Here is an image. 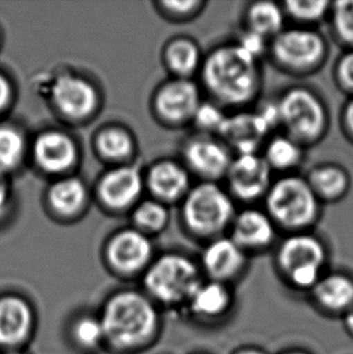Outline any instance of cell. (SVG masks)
I'll return each instance as SVG.
<instances>
[{
	"label": "cell",
	"mask_w": 353,
	"mask_h": 354,
	"mask_svg": "<svg viewBox=\"0 0 353 354\" xmlns=\"http://www.w3.org/2000/svg\"><path fill=\"white\" fill-rule=\"evenodd\" d=\"M201 85L210 101L223 108L244 109L258 101L263 88L260 62L234 43L221 44L206 55Z\"/></svg>",
	"instance_id": "obj_1"
},
{
	"label": "cell",
	"mask_w": 353,
	"mask_h": 354,
	"mask_svg": "<svg viewBox=\"0 0 353 354\" xmlns=\"http://www.w3.org/2000/svg\"><path fill=\"white\" fill-rule=\"evenodd\" d=\"M263 201L277 229L287 234L311 231L320 221L322 203L306 178L296 173L275 179Z\"/></svg>",
	"instance_id": "obj_2"
},
{
	"label": "cell",
	"mask_w": 353,
	"mask_h": 354,
	"mask_svg": "<svg viewBox=\"0 0 353 354\" xmlns=\"http://www.w3.org/2000/svg\"><path fill=\"white\" fill-rule=\"evenodd\" d=\"M329 252L312 231L294 232L282 239L275 252V266L283 281L296 292L310 294L327 272Z\"/></svg>",
	"instance_id": "obj_3"
},
{
	"label": "cell",
	"mask_w": 353,
	"mask_h": 354,
	"mask_svg": "<svg viewBox=\"0 0 353 354\" xmlns=\"http://www.w3.org/2000/svg\"><path fill=\"white\" fill-rule=\"evenodd\" d=\"M280 127L283 133L301 144L314 147L329 129L330 115L323 98L311 87L296 85L286 88L277 98Z\"/></svg>",
	"instance_id": "obj_4"
},
{
	"label": "cell",
	"mask_w": 353,
	"mask_h": 354,
	"mask_svg": "<svg viewBox=\"0 0 353 354\" xmlns=\"http://www.w3.org/2000/svg\"><path fill=\"white\" fill-rule=\"evenodd\" d=\"M183 200V221L190 234L208 242L229 232L237 209L220 183H199Z\"/></svg>",
	"instance_id": "obj_5"
},
{
	"label": "cell",
	"mask_w": 353,
	"mask_h": 354,
	"mask_svg": "<svg viewBox=\"0 0 353 354\" xmlns=\"http://www.w3.org/2000/svg\"><path fill=\"white\" fill-rule=\"evenodd\" d=\"M100 323L111 345L131 348L153 335L158 315L148 299L137 292H121L107 304Z\"/></svg>",
	"instance_id": "obj_6"
},
{
	"label": "cell",
	"mask_w": 353,
	"mask_h": 354,
	"mask_svg": "<svg viewBox=\"0 0 353 354\" xmlns=\"http://www.w3.org/2000/svg\"><path fill=\"white\" fill-rule=\"evenodd\" d=\"M269 58L281 72L306 77L318 72L329 56L323 34L310 27H289L270 40Z\"/></svg>",
	"instance_id": "obj_7"
},
{
	"label": "cell",
	"mask_w": 353,
	"mask_h": 354,
	"mask_svg": "<svg viewBox=\"0 0 353 354\" xmlns=\"http://www.w3.org/2000/svg\"><path fill=\"white\" fill-rule=\"evenodd\" d=\"M202 278L199 263L181 254L159 259L145 276V286L154 297L168 305H185Z\"/></svg>",
	"instance_id": "obj_8"
},
{
	"label": "cell",
	"mask_w": 353,
	"mask_h": 354,
	"mask_svg": "<svg viewBox=\"0 0 353 354\" xmlns=\"http://www.w3.org/2000/svg\"><path fill=\"white\" fill-rule=\"evenodd\" d=\"M224 182L235 202L253 205L265 198L273 179L262 153H242L235 155Z\"/></svg>",
	"instance_id": "obj_9"
},
{
	"label": "cell",
	"mask_w": 353,
	"mask_h": 354,
	"mask_svg": "<svg viewBox=\"0 0 353 354\" xmlns=\"http://www.w3.org/2000/svg\"><path fill=\"white\" fill-rule=\"evenodd\" d=\"M183 156L188 169L202 182L220 183L235 155L218 136L197 133L186 142Z\"/></svg>",
	"instance_id": "obj_10"
},
{
	"label": "cell",
	"mask_w": 353,
	"mask_h": 354,
	"mask_svg": "<svg viewBox=\"0 0 353 354\" xmlns=\"http://www.w3.org/2000/svg\"><path fill=\"white\" fill-rule=\"evenodd\" d=\"M248 258L226 234L206 243L199 266L207 279L231 286L246 272Z\"/></svg>",
	"instance_id": "obj_11"
},
{
	"label": "cell",
	"mask_w": 353,
	"mask_h": 354,
	"mask_svg": "<svg viewBox=\"0 0 353 354\" xmlns=\"http://www.w3.org/2000/svg\"><path fill=\"white\" fill-rule=\"evenodd\" d=\"M277 231L265 209L248 206L237 211L228 235L249 257L271 248L276 243Z\"/></svg>",
	"instance_id": "obj_12"
},
{
	"label": "cell",
	"mask_w": 353,
	"mask_h": 354,
	"mask_svg": "<svg viewBox=\"0 0 353 354\" xmlns=\"http://www.w3.org/2000/svg\"><path fill=\"white\" fill-rule=\"evenodd\" d=\"M218 137L234 155L259 153L271 137V131L257 111L241 109L234 114H228Z\"/></svg>",
	"instance_id": "obj_13"
},
{
	"label": "cell",
	"mask_w": 353,
	"mask_h": 354,
	"mask_svg": "<svg viewBox=\"0 0 353 354\" xmlns=\"http://www.w3.org/2000/svg\"><path fill=\"white\" fill-rule=\"evenodd\" d=\"M234 305L235 295L231 286L203 279L186 307L197 321L215 324L230 316Z\"/></svg>",
	"instance_id": "obj_14"
},
{
	"label": "cell",
	"mask_w": 353,
	"mask_h": 354,
	"mask_svg": "<svg viewBox=\"0 0 353 354\" xmlns=\"http://www.w3.org/2000/svg\"><path fill=\"white\" fill-rule=\"evenodd\" d=\"M202 101L200 86L195 82L176 77L159 92L156 104L165 119L173 124H184L192 121Z\"/></svg>",
	"instance_id": "obj_15"
},
{
	"label": "cell",
	"mask_w": 353,
	"mask_h": 354,
	"mask_svg": "<svg viewBox=\"0 0 353 354\" xmlns=\"http://www.w3.org/2000/svg\"><path fill=\"white\" fill-rule=\"evenodd\" d=\"M310 297L318 311L327 316L343 317L353 307V276L344 271H327Z\"/></svg>",
	"instance_id": "obj_16"
},
{
	"label": "cell",
	"mask_w": 353,
	"mask_h": 354,
	"mask_svg": "<svg viewBox=\"0 0 353 354\" xmlns=\"http://www.w3.org/2000/svg\"><path fill=\"white\" fill-rule=\"evenodd\" d=\"M305 178L320 203H336L344 200L352 184L349 171L336 162L317 163Z\"/></svg>",
	"instance_id": "obj_17"
},
{
	"label": "cell",
	"mask_w": 353,
	"mask_h": 354,
	"mask_svg": "<svg viewBox=\"0 0 353 354\" xmlns=\"http://www.w3.org/2000/svg\"><path fill=\"white\" fill-rule=\"evenodd\" d=\"M53 98L67 115L82 118L90 114L96 103L93 88L82 79L63 77L53 87Z\"/></svg>",
	"instance_id": "obj_18"
},
{
	"label": "cell",
	"mask_w": 353,
	"mask_h": 354,
	"mask_svg": "<svg viewBox=\"0 0 353 354\" xmlns=\"http://www.w3.org/2000/svg\"><path fill=\"white\" fill-rule=\"evenodd\" d=\"M150 187L165 201H176L190 192V174L185 167L172 161L159 163L149 177Z\"/></svg>",
	"instance_id": "obj_19"
},
{
	"label": "cell",
	"mask_w": 353,
	"mask_h": 354,
	"mask_svg": "<svg viewBox=\"0 0 353 354\" xmlns=\"http://www.w3.org/2000/svg\"><path fill=\"white\" fill-rule=\"evenodd\" d=\"M244 28L271 40L286 28V14L282 3L257 0L247 5L244 14Z\"/></svg>",
	"instance_id": "obj_20"
},
{
	"label": "cell",
	"mask_w": 353,
	"mask_h": 354,
	"mask_svg": "<svg viewBox=\"0 0 353 354\" xmlns=\"http://www.w3.org/2000/svg\"><path fill=\"white\" fill-rule=\"evenodd\" d=\"M152 254V245L144 236L127 231L118 236L110 245L109 257L115 268L131 272L144 266Z\"/></svg>",
	"instance_id": "obj_21"
},
{
	"label": "cell",
	"mask_w": 353,
	"mask_h": 354,
	"mask_svg": "<svg viewBox=\"0 0 353 354\" xmlns=\"http://www.w3.org/2000/svg\"><path fill=\"white\" fill-rule=\"evenodd\" d=\"M32 313L26 302L17 297L0 300V345H16L28 334Z\"/></svg>",
	"instance_id": "obj_22"
},
{
	"label": "cell",
	"mask_w": 353,
	"mask_h": 354,
	"mask_svg": "<svg viewBox=\"0 0 353 354\" xmlns=\"http://www.w3.org/2000/svg\"><path fill=\"white\" fill-rule=\"evenodd\" d=\"M305 149L287 134H273L263 148V158L272 172L294 173L305 158Z\"/></svg>",
	"instance_id": "obj_23"
},
{
	"label": "cell",
	"mask_w": 353,
	"mask_h": 354,
	"mask_svg": "<svg viewBox=\"0 0 353 354\" xmlns=\"http://www.w3.org/2000/svg\"><path fill=\"white\" fill-rule=\"evenodd\" d=\"M35 158L50 172L67 169L75 158L72 140L61 133L43 134L35 145Z\"/></svg>",
	"instance_id": "obj_24"
},
{
	"label": "cell",
	"mask_w": 353,
	"mask_h": 354,
	"mask_svg": "<svg viewBox=\"0 0 353 354\" xmlns=\"http://www.w3.org/2000/svg\"><path fill=\"white\" fill-rule=\"evenodd\" d=\"M141 178L134 168H119L110 172L102 183L100 192L105 201L114 207L127 206L138 196Z\"/></svg>",
	"instance_id": "obj_25"
},
{
	"label": "cell",
	"mask_w": 353,
	"mask_h": 354,
	"mask_svg": "<svg viewBox=\"0 0 353 354\" xmlns=\"http://www.w3.org/2000/svg\"><path fill=\"white\" fill-rule=\"evenodd\" d=\"M168 67L171 68L176 77L181 79H191V77L200 72L201 66L205 56H202L201 48L192 39H176L168 46Z\"/></svg>",
	"instance_id": "obj_26"
},
{
	"label": "cell",
	"mask_w": 353,
	"mask_h": 354,
	"mask_svg": "<svg viewBox=\"0 0 353 354\" xmlns=\"http://www.w3.org/2000/svg\"><path fill=\"white\" fill-rule=\"evenodd\" d=\"M287 19L299 27H310L329 17L332 1L327 0H286L282 3Z\"/></svg>",
	"instance_id": "obj_27"
},
{
	"label": "cell",
	"mask_w": 353,
	"mask_h": 354,
	"mask_svg": "<svg viewBox=\"0 0 353 354\" xmlns=\"http://www.w3.org/2000/svg\"><path fill=\"white\" fill-rule=\"evenodd\" d=\"M328 19L335 40L346 50L353 48V0L332 1Z\"/></svg>",
	"instance_id": "obj_28"
},
{
	"label": "cell",
	"mask_w": 353,
	"mask_h": 354,
	"mask_svg": "<svg viewBox=\"0 0 353 354\" xmlns=\"http://www.w3.org/2000/svg\"><path fill=\"white\" fill-rule=\"evenodd\" d=\"M85 198V189L77 179H66L51 189L50 200L61 213L72 214L82 207Z\"/></svg>",
	"instance_id": "obj_29"
},
{
	"label": "cell",
	"mask_w": 353,
	"mask_h": 354,
	"mask_svg": "<svg viewBox=\"0 0 353 354\" xmlns=\"http://www.w3.org/2000/svg\"><path fill=\"white\" fill-rule=\"evenodd\" d=\"M226 116L228 114L223 106L208 100L201 102L191 122L195 124L199 133L218 136Z\"/></svg>",
	"instance_id": "obj_30"
},
{
	"label": "cell",
	"mask_w": 353,
	"mask_h": 354,
	"mask_svg": "<svg viewBox=\"0 0 353 354\" xmlns=\"http://www.w3.org/2000/svg\"><path fill=\"white\" fill-rule=\"evenodd\" d=\"M24 153V140L15 129H0V171L17 165Z\"/></svg>",
	"instance_id": "obj_31"
},
{
	"label": "cell",
	"mask_w": 353,
	"mask_h": 354,
	"mask_svg": "<svg viewBox=\"0 0 353 354\" xmlns=\"http://www.w3.org/2000/svg\"><path fill=\"white\" fill-rule=\"evenodd\" d=\"M100 148L108 158H124L132 149L131 139L118 129H110L100 137Z\"/></svg>",
	"instance_id": "obj_32"
},
{
	"label": "cell",
	"mask_w": 353,
	"mask_h": 354,
	"mask_svg": "<svg viewBox=\"0 0 353 354\" xmlns=\"http://www.w3.org/2000/svg\"><path fill=\"white\" fill-rule=\"evenodd\" d=\"M333 77L339 90L353 96V48L345 50L335 62Z\"/></svg>",
	"instance_id": "obj_33"
},
{
	"label": "cell",
	"mask_w": 353,
	"mask_h": 354,
	"mask_svg": "<svg viewBox=\"0 0 353 354\" xmlns=\"http://www.w3.org/2000/svg\"><path fill=\"white\" fill-rule=\"evenodd\" d=\"M166 208L156 202H145L136 212V219L149 230H161L168 223Z\"/></svg>",
	"instance_id": "obj_34"
},
{
	"label": "cell",
	"mask_w": 353,
	"mask_h": 354,
	"mask_svg": "<svg viewBox=\"0 0 353 354\" xmlns=\"http://www.w3.org/2000/svg\"><path fill=\"white\" fill-rule=\"evenodd\" d=\"M74 337L84 347H95L105 339L102 323L91 317L82 318L75 324Z\"/></svg>",
	"instance_id": "obj_35"
},
{
	"label": "cell",
	"mask_w": 353,
	"mask_h": 354,
	"mask_svg": "<svg viewBox=\"0 0 353 354\" xmlns=\"http://www.w3.org/2000/svg\"><path fill=\"white\" fill-rule=\"evenodd\" d=\"M235 44L239 46L244 53H247L248 56L260 62L262 58L267 56L269 53V45L270 40L264 38L263 35L248 30L244 28L242 33L239 34V38L235 41Z\"/></svg>",
	"instance_id": "obj_36"
},
{
	"label": "cell",
	"mask_w": 353,
	"mask_h": 354,
	"mask_svg": "<svg viewBox=\"0 0 353 354\" xmlns=\"http://www.w3.org/2000/svg\"><path fill=\"white\" fill-rule=\"evenodd\" d=\"M203 0H183V1H163V6L173 14L190 17L194 15L200 14L205 8Z\"/></svg>",
	"instance_id": "obj_37"
},
{
	"label": "cell",
	"mask_w": 353,
	"mask_h": 354,
	"mask_svg": "<svg viewBox=\"0 0 353 354\" xmlns=\"http://www.w3.org/2000/svg\"><path fill=\"white\" fill-rule=\"evenodd\" d=\"M254 111H257V114L262 118L269 129L271 131V133L280 127V111H278L277 101L263 102Z\"/></svg>",
	"instance_id": "obj_38"
},
{
	"label": "cell",
	"mask_w": 353,
	"mask_h": 354,
	"mask_svg": "<svg viewBox=\"0 0 353 354\" xmlns=\"http://www.w3.org/2000/svg\"><path fill=\"white\" fill-rule=\"evenodd\" d=\"M340 124L345 137L353 143V96L349 97V100L343 106L340 114Z\"/></svg>",
	"instance_id": "obj_39"
},
{
	"label": "cell",
	"mask_w": 353,
	"mask_h": 354,
	"mask_svg": "<svg viewBox=\"0 0 353 354\" xmlns=\"http://www.w3.org/2000/svg\"><path fill=\"white\" fill-rule=\"evenodd\" d=\"M341 321H343L345 331L347 333L350 337L353 339V307L341 317Z\"/></svg>",
	"instance_id": "obj_40"
},
{
	"label": "cell",
	"mask_w": 353,
	"mask_h": 354,
	"mask_svg": "<svg viewBox=\"0 0 353 354\" xmlns=\"http://www.w3.org/2000/svg\"><path fill=\"white\" fill-rule=\"evenodd\" d=\"M9 100V85L3 77H0V109L6 104Z\"/></svg>",
	"instance_id": "obj_41"
},
{
	"label": "cell",
	"mask_w": 353,
	"mask_h": 354,
	"mask_svg": "<svg viewBox=\"0 0 353 354\" xmlns=\"http://www.w3.org/2000/svg\"><path fill=\"white\" fill-rule=\"evenodd\" d=\"M231 354H267V352L255 346H244L236 348Z\"/></svg>",
	"instance_id": "obj_42"
},
{
	"label": "cell",
	"mask_w": 353,
	"mask_h": 354,
	"mask_svg": "<svg viewBox=\"0 0 353 354\" xmlns=\"http://www.w3.org/2000/svg\"><path fill=\"white\" fill-rule=\"evenodd\" d=\"M6 200H8V195H6V190L3 185H0V214L3 213L6 206Z\"/></svg>",
	"instance_id": "obj_43"
},
{
	"label": "cell",
	"mask_w": 353,
	"mask_h": 354,
	"mask_svg": "<svg viewBox=\"0 0 353 354\" xmlns=\"http://www.w3.org/2000/svg\"><path fill=\"white\" fill-rule=\"evenodd\" d=\"M280 354H311L310 352H307V351L299 350V348H296V350H287L283 351Z\"/></svg>",
	"instance_id": "obj_44"
},
{
	"label": "cell",
	"mask_w": 353,
	"mask_h": 354,
	"mask_svg": "<svg viewBox=\"0 0 353 354\" xmlns=\"http://www.w3.org/2000/svg\"><path fill=\"white\" fill-rule=\"evenodd\" d=\"M6 354H19V353H6Z\"/></svg>",
	"instance_id": "obj_45"
},
{
	"label": "cell",
	"mask_w": 353,
	"mask_h": 354,
	"mask_svg": "<svg viewBox=\"0 0 353 354\" xmlns=\"http://www.w3.org/2000/svg\"><path fill=\"white\" fill-rule=\"evenodd\" d=\"M196 354H206V353H196Z\"/></svg>",
	"instance_id": "obj_46"
}]
</instances>
